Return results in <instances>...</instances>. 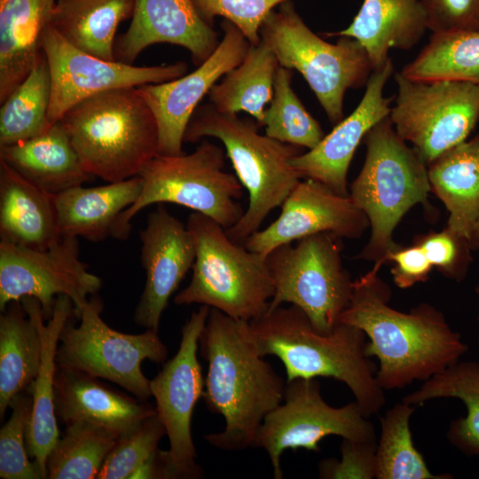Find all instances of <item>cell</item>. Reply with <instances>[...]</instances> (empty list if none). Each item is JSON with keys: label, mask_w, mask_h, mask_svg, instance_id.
<instances>
[{"label": "cell", "mask_w": 479, "mask_h": 479, "mask_svg": "<svg viewBox=\"0 0 479 479\" xmlns=\"http://www.w3.org/2000/svg\"><path fill=\"white\" fill-rule=\"evenodd\" d=\"M42 49L51 79L49 121L54 124L78 102L110 90L161 83L183 76L185 62L136 67L106 60L72 45L51 25L45 29Z\"/></svg>", "instance_id": "2e32d148"}, {"label": "cell", "mask_w": 479, "mask_h": 479, "mask_svg": "<svg viewBox=\"0 0 479 479\" xmlns=\"http://www.w3.org/2000/svg\"><path fill=\"white\" fill-rule=\"evenodd\" d=\"M247 334L260 356H275L283 363L287 381L332 378L349 389L367 417L384 406V390L359 328L339 321L329 334L319 333L301 309L290 304L248 321Z\"/></svg>", "instance_id": "3957f363"}, {"label": "cell", "mask_w": 479, "mask_h": 479, "mask_svg": "<svg viewBox=\"0 0 479 479\" xmlns=\"http://www.w3.org/2000/svg\"><path fill=\"white\" fill-rule=\"evenodd\" d=\"M139 236L145 281L134 321L144 328L159 331L169 298L192 267L195 243L187 226L162 203L148 215Z\"/></svg>", "instance_id": "d6986e66"}, {"label": "cell", "mask_w": 479, "mask_h": 479, "mask_svg": "<svg viewBox=\"0 0 479 479\" xmlns=\"http://www.w3.org/2000/svg\"><path fill=\"white\" fill-rule=\"evenodd\" d=\"M59 122L86 172L107 183L139 176L159 153L157 122L137 87L89 97Z\"/></svg>", "instance_id": "277c9868"}, {"label": "cell", "mask_w": 479, "mask_h": 479, "mask_svg": "<svg viewBox=\"0 0 479 479\" xmlns=\"http://www.w3.org/2000/svg\"><path fill=\"white\" fill-rule=\"evenodd\" d=\"M75 309L80 324L75 326L71 318L63 328L57 365L110 381L145 402L152 394L141 364L145 359L163 364L168 357L158 331L130 334L111 328L100 317L102 304L98 299L82 301Z\"/></svg>", "instance_id": "8fae6325"}, {"label": "cell", "mask_w": 479, "mask_h": 479, "mask_svg": "<svg viewBox=\"0 0 479 479\" xmlns=\"http://www.w3.org/2000/svg\"><path fill=\"white\" fill-rule=\"evenodd\" d=\"M0 241L44 249L59 238L53 196L0 161Z\"/></svg>", "instance_id": "f1b7e54d"}, {"label": "cell", "mask_w": 479, "mask_h": 479, "mask_svg": "<svg viewBox=\"0 0 479 479\" xmlns=\"http://www.w3.org/2000/svg\"><path fill=\"white\" fill-rule=\"evenodd\" d=\"M55 0H0V103L30 73L43 53Z\"/></svg>", "instance_id": "4316f807"}, {"label": "cell", "mask_w": 479, "mask_h": 479, "mask_svg": "<svg viewBox=\"0 0 479 479\" xmlns=\"http://www.w3.org/2000/svg\"><path fill=\"white\" fill-rule=\"evenodd\" d=\"M394 73L389 58L374 69L365 85V94L346 118L338 122L319 144L291 160L302 178L319 181L338 194L349 195L348 171L355 152L367 132L388 117L392 98L384 96V87Z\"/></svg>", "instance_id": "ffe728a7"}, {"label": "cell", "mask_w": 479, "mask_h": 479, "mask_svg": "<svg viewBox=\"0 0 479 479\" xmlns=\"http://www.w3.org/2000/svg\"><path fill=\"white\" fill-rule=\"evenodd\" d=\"M139 176L95 187L75 186L55 196L59 237L101 241L114 237L121 215L137 200Z\"/></svg>", "instance_id": "cb8c5ba5"}, {"label": "cell", "mask_w": 479, "mask_h": 479, "mask_svg": "<svg viewBox=\"0 0 479 479\" xmlns=\"http://www.w3.org/2000/svg\"><path fill=\"white\" fill-rule=\"evenodd\" d=\"M74 315L75 305L67 295L57 297L52 316L46 324L39 302L35 308L42 354L37 376L27 390L32 396L33 407L26 442L28 456L37 464L43 479L47 478L48 456L60 436L54 405L56 352L59 335Z\"/></svg>", "instance_id": "603a6c76"}, {"label": "cell", "mask_w": 479, "mask_h": 479, "mask_svg": "<svg viewBox=\"0 0 479 479\" xmlns=\"http://www.w3.org/2000/svg\"><path fill=\"white\" fill-rule=\"evenodd\" d=\"M279 67L275 53L262 39L250 43L243 60L210 89L209 103L222 112L247 113L262 127Z\"/></svg>", "instance_id": "1f68e13d"}, {"label": "cell", "mask_w": 479, "mask_h": 479, "mask_svg": "<svg viewBox=\"0 0 479 479\" xmlns=\"http://www.w3.org/2000/svg\"><path fill=\"white\" fill-rule=\"evenodd\" d=\"M51 73L43 51L27 76L1 103L0 146L28 140L51 127Z\"/></svg>", "instance_id": "836d02e7"}, {"label": "cell", "mask_w": 479, "mask_h": 479, "mask_svg": "<svg viewBox=\"0 0 479 479\" xmlns=\"http://www.w3.org/2000/svg\"><path fill=\"white\" fill-rule=\"evenodd\" d=\"M414 405L396 404L380 419L376 446L377 479H452L451 474H434L415 447L410 428Z\"/></svg>", "instance_id": "8d00e7d4"}, {"label": "cell", "mask_w": 479, "mask_h": 479, "mask_svg": "<svg viewBox=\"0 0 479 479\" xmlns=\"http://www.w3.org/2000/svg\"><path fill=\"white\" fill-rule=\"evenodd\" d=\"M389 117L428 166L464 142L479 122V85L460 81H415L400 72Z\"/></svg>", "instance_id": "7c38bea8"}, {"label": "cell", "mask_w": 479, "mask_h": 479, "mask_svg": "<svg viewBox=\"0 0 479 479\" xmlns=\"http://www.w3.org/2000/svg\"><path fill=\"white\" fill-rule=\"evenodd\" d=\"M415 81H460L479 85V31L432 33L401 71Z\"/></svg>", "instance_id": "e575fe53"}, {"label": "cell", "mask_w": 479, "mask_h": 479, "mask_svg": "<svg viewBox=\"0 0 479 479\" xmlns=\"http://www.w3.org/2000/svg\"><path fill=\"white\" fill-rule=\"evenodd\" d=\"M224 35L212 55L197 68L177 79L137 87L158 126L159 153H183L187 125L203 97L244 59L249 42L231 21L221 23Z\"/></svg>", "instance_id": "e0dca14e"}, {"label": "cell", "mask_w": 479, "mask_h": 479, "mask_svg": "<svg viewBox=\"0 0 479 479\" xmlns=\"http://www.w3.org/2000/svg\"><path fill=\"white\" fill-rule=\"evenodd\" d=\"M470 244L473 250L479 249V220L477 221L472 232Z\"/></svg>", "instance_id": "bcb514c9"}, {"label": "cell", "mask_w": 479, "mask_h": 479, "mask_svg": "<svg viewBox=\"0 0 479 479\" xmlns=\"http://www.w3.org/2000/svg\"><path fill=\"white\" fill-rule=\"evenodd\" d=\"M33 407L30 393L23 391L11 401L12 414L0 430V477L2 479H43L35 461L27 450V429Z\"/></svg>", "instance_id": "f35d334b"}, {"label": "cell", "mask_w": 479, "mask_h": 479, "mask_svg": "<svg viewBox=\"0 0 479 479\" xmlns=\"http://www.w3.org/2000/svg\"><path fill=\"white\" fill-rule=\"evenodd\" d=\"M260 37L275 53L279 66L303 76L335 125L343 119L346 91L365 86L373 71L357 40L340 36L335 43L326 42L306 25L290 1L267 16Z\"/></svg>", "instance_id": "9c48e42d"}, {"label": "cell", "mask_w": 479, "mask_h": 479, "mask_svg": "<svg viewBox=\"0 0 479 479\" xmlns=\"http://www.w3.org/2000/svg\"><path fill=\"white\" fill-rule=\"evenodd\" d=\"M373 268L353 281L352 294L339 321L362 330L367 357L379 362L376 380L383 390L425 381L460 360L468 350L444 314L421 303L408 312L389 305L391 291Z\"/></svg>", "instance_id": "6da1fadb"}, {"label": "cell", "mask_w": 479, "mask_h": 479, "mask_svg": "<svg viewBox=\"0 0 479 479\" xmlns=\"http://www.w3.org/2000/svg\"><path fill=\"white\" fill-rule=\"evenodd\" d=\"M0 161L51 196L82 185L92 177L59 122L37 137L0 146Z\"/></svg>", "instance_id": "484cf974"}, {"label": "cell", "mask_w": 479, "mask_h": 479, "mask_svg": "<svg viewBox=\"0 0 479 479\" xmlns=\"http://www.w3.org/2000/svg\"><path fill=\"white\" fill-rule=\"evenodd\" d=\"M119 437L115 431L91 421L67 424L48 456L47 478H97Z\"/></svg>", "instance_id": "d590c367"}, {"label": "cell", "mask_w": 479, "mask_h": 479, "mask_svg": "<svg viewBox=\"0 0 479 479\" xmlns=\"http://www.w3.org/2000/svg\"><path fill=\"white\" fill-rule=\"evenodd\" d=\"M275 221L250 235L243 245L266 258L279 246L320 232L342 239L361 237L369 221L349 195H341L312 178L300 180L281 205Z\"/></svg>", "instance_id": "ac0fdd59"}, {"label": "cell", "mask_w": 479, "mask_h": 479, "mask_svg": "<svg viewBox=\"0 0 479 479\" xmlns=\"http://www.w3.org/2000/svg\"><path fill=\"white\" fill-rule=\"evenodd\" d=\"M377 442H356L342 439V459H326L319 462L318 477L322 479L362 478L376 475Z\"/></svg>", "instance_id": "7bdbcfd3"}, {"label": "cell", "mask_w": 479, "mask_h": 479, "mask_svg": "<svg viewBox=\"0 0 479 479\" xmlns=\"http://www.w3.org/2000/svg\"><path fill=\"white\" fill-rule=\"evenodd\" d=\"M226 156L224 148L207 138L192 153L154 156L140 172V194L121 215L114 238L127 239L133 217L160 203L186 207L225 230L236 224L245 212L239 201L244 187L236 175L224 170Z\"/></svg>", "instance_id": "ba28073f"}, {"label": "cell", "mask_w": 479, "mask_h": 479, "mask_svg": "<svg viewBox=\"0 0 479 479\" xmlns=\"http://www.w3.org/2000/svg\"><path fill=\"white\" fill-rule=\"evenodd\" d=\"M475 293L479 295V285L475 287ZM478 321H479V316H478ZM478 344H479V335H478Z\"/></svg>", "instance_id": "7dc6e473"}, {"label": "cell", "mask_w": 479, "mask_h": 479, "mask_svg": "<svg viewBox=\"0 0 479 479\" xmlns=\"http://www.w3.org/2000/svg\"><path fill=\"white\" fill-rule=\"evenodd\" d=\"M247 322L210 308L199 340L208 363L202 398L224 419V428L204 439L223 451L253 447L265 416L284 399L286 383L255 350Z\"/></svg>", "instance_id": "7a4b0ae2"}, {"label": "cell", "mask_w": 479, "mask_h": 479, "mask_svg": "<svg viewBox=\"0 0 479 479\" xmlns=\"http://www.w3.org/2000/svg\"><path fill=\"white\" fill-rule=\"evenodd\" d=\"M166 429L157 413L133 431L120 436L107 455L97 479H131L132 475L159 450Z\"/></svg>", "instance_id": "ab89813d"}, {"label": "cell", "mask_w": 479, "mask_h": 479, "mask_svg": "<svg viewBox=\"0 0 479 479\" xmlns=\"http://www.w3.org/2000/svg\"><path fill=\"white\" fill-rule=\"evenodd\" d=\"M427 30L421 0H364L348 27L325 35L357 40L374 70L389 59L391 49H412Z\"/></svg>", "instance_id": "d4e9b609"}, {"label": "cell", "mask_w": 479, "mask_h": 479, "mask_svg": "<svg viewBox=\"0 0 479 479\" xmlns=\"http://www.w3.org/2000/svg\"><path fill=\"white\" fill-rule=\"evenodd\" d=\"M293 70L279 67L273 96L265 109L262 126L265 135L309 150L326 136L319 122L307 111L292 88Z\"/></svg>", "instance_id": "74e56055"}, {"label": "cell", "mask_w": 479, "mask_h": 479, "mask_svg": "<svg viewBox=\"0 0 479 479\" xmlns=\"http://www.w3.org/2000/svg\"><path fill=\"white\" fill-rule=\"evenodd\" d=\"M436 398L462 401L466 415L451 422L446 436L464 455L479 456V361H458L425 381L402 401L415 406Z\"/></svg>", "instance_id": "d6a6232c"}, {"label": "cell", "mask_w": 479, "mask_h": 479, "mask_svg": "<svg viewBox=\"0 0 479 479\" xmlns=\"http://www.w3.org/2000/svg\"><path fill=\"white\" fill-rule=\"evenodd\" d=\"M363 140L365 162L349 195L368 218L371 236L357 258L381 267L399 246L393 240L396 227L413 206L428 204L431 186L428 165L396 132L389 116Z\"/></svg>", "instance_id": "8992f818"}, {"label": "cell", "mask_w": 479, "mask_h": 479, "mask_svg": "<svg viewBox=\"0 0 479 479\" xmlns=\"http://www.w3.org/2000/svg\"><path fill=\"white\" fill-rule=\"evenodd\" d=\"M57 419L66 425L88 420L108 428L122 436L145 419L156 414L155 407L117 392L97 378L57 365L54 381Z\"/></svg>", "instance_id": "7402d4cb"}, {"label": "cell", "mask_w": 479, "mask_h": 479, "mask_svg": "<svg viewBox=\"0 0 479 479\" xmlns=\"http://www.w3.org/2000/svg\"><path fill=\"white\" fill-rule=\"evenodd\" d=\"M159 43L185 48L199 67L220 40L194 0H134L130 24L115 40V59L132 64L145 49Z\"/></svg>", "instance_id": "44dd1931"}, {"label": "cell", "mask_w": 479, "mask_h": 479, "mask_svg": "<svg viewBox=\"0 0 479 479\" xmlns=\"http://www.w3.org/2000/svg\"><path fill=\"white\" fill-rule=\"evenodd\" d=\"M431 191L449 211L446 228L470 241L479 220V134L428 166Z\"/></svg>", "instance_id": "f546056e"}, {"label": "cell", "mask_w": 479, "mask_h": 479, "mask_svg": "<svg viewBox=\"0 0 479 479\" xmlns=\"http://www.w3.org/2000/svg\"><path fill=\"white\" fill-rule=\"evenodd\" d=\"M432 33L479 31V0H421Z\"/></svg>", "instance_id": "ee69618b"}, {"label": "cell", "mask_w": 479, "mask_h": 479, "mask_svg": "<svg viewBox=\"0 0 479 479\" xmlns=\"http://www.w3.org/2000/svg\"><path fill=\"white\" fill-rule=\"evenodd\" d=\"M133 9L134 0H55L51 26L79 50L113 61L117 28Z\"/></svg>", "instance_id": "4dcf8cb0"}, {"label": "cell", "mask_w": 479, "mask_h": 479, "mask_svg": "<svg viewBox=\"0 0 479 479\" xmlns=\"http://www.w3.org/2000/svg\"><path fill=\"white\" fill-rule=\"evenodd\" d=\"M342 238L320 232L274 248L266 256L274 286L267 310L301 309L319 333L329 334L349 303L353 281L342 259Z\"/></svg>", "instance_id": "30bf717a"}, {"label": "cell", "mask_w": 479, "mask_h": 479, "mask_svg": "<svg viewBox=\"0 0 479 479\" xmlns=\"http://www.w3.org/2000/svg\"><path fill=\"white\" fill-rule=\"evenodd\" d=\"M210 308L200 305L181 328V341L176 355L162 364L150 381L156 412L169 440L167 454L175 479L204 476L196 462L197 452L192 437L191 421L197 402L203 396L205 379L197 357L199 340Z\"/></svg>", "instance_id": "9a60e30c"}, {"label": "cell", "mask_w": 479, "mask_h": 479, "mask_svg": "<svg viewBox=\"0 0 479 479\" xmlns=\"http://www.w3.org/2000/svg\"><path fill=\"white\" fill-rule=\"evenodd\" d=\"M254 119L218 110L211 103L194 111L184 141L195 143L213 137L221 141L236 177L247 191L248 206L240 221L225 230L233 241L242 244L257 232L266 216L282 203L302 178L291 160L302 148L260 134Z\"/></svg>", "instance_id": "5b68a950"}, {"label": "cell", "mask_w": 479, "mask_h": 479, "mask_svg": "<svg viewBox=\"0 0 479 479\" xmlns=\"http://www.w3.org/2000/svg\"><path fill=\"white\" fill-rule=\"evenodd\" d=\"M186 226L196 255L191 281L174 302L207 305L244 321L264 313L274 294L266 258L233 242L224 227L205 215L191 213Z\"/></svg>", "instance_id": "52a82bcc"}, {"label": "cell", "mask_w": 479, "mask_h": 479, "mask_svg": "<svg viewBox=\"0 0 479 479\" xmlns=\"http://www.w3.org/2000/svg\"><path fill=\"white\" fill-rule=\"evenodd\" d=\"M38 301L24 297L9 302L0 316V418L11 401L27 391L39 372L42 339L35 308Z\"/></svg>", "instance_id": "83f0119b"}, {"label": "cell", "mask_w": 479, "mask_h": 479, "mask_svg": "<svg viewBox=\"0 0 479 479\" xmlns=\"http://www.w3.org/2000/svg\"><path fill=\"white\" fill-rule=\"evenodd\" d=\"M394 263L391 274L394 283L400 288H409L425 282L433 269L423 249L417 244L410 247L398 246L387 256V262Z\"/></svg>", "instance_id": "f6af8a7d"}, {"label": "cell", "mask_w": 479, "mask_h": 479, "mask_svg": "<svg viewBox=\"0 0 479 479\" xmlns=\"http://www.w3.org/2000/svg\"><path fill=\"white\" fill-rule=\"evenodd\" d=\"M101 286L79 258L78 238L59 237L44 249L0 241L1 311L11 302L33 297L47 321L59 295H67L75 305Z\"/></svg>", "instance_id": "5bb4252c"}, {"label": "cell", "mask_w": 479, "mask_h": 479, "mask_svg": "<svg viewBox=\"0 0 479 479\" xmlns=\"http://www.w3.org/2000/svg\"><path fill=\"white\" fill-rule=\"evenodd\" d=\"M357 401L333 407L321 396L317 378L287 381L284 399L260 426L253 447L268 454L274 479H282L280 459L291 449L319 452V443L328 436L356 442H376L372 422Z\"/></svg>", "instance_id": "4fadbf2b"}, {"label": "cell", "mask_w": 479, "mask_h": 479, "mask_svg": "<svg viewBox=\"0 0 479 479\" xmlns=\"http://www.w3.org/2000/svg\"><path fill=\"white\" fill-rule=\"evenodd\" d=\"M427 258L444 277L457 282L463 281L472 263L470 241L447 228L419 237L415 240Z\"/></svg>", "instance_id": "b9f144b4"}, {"label": "cell", "mask_w": 479, "mask_h": 479, "mask_svg": "<svg viewBox=\"0 0 479 479\" xmlns=\"http://www.w3.org/2000/svg\"><path fill=\"white\" fill-rule=\"evenodd\" d=\"M290 0H194L201 17L210 23L220 16L234 24L249 43L261 41L260 28L274 8Z\"/></svg>", "instance_id": "60d3db41"}]
</instances>
